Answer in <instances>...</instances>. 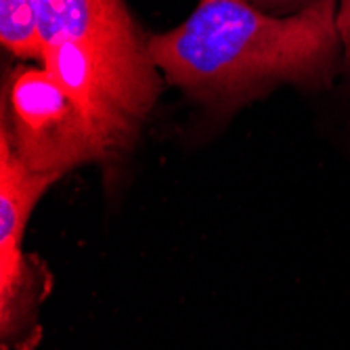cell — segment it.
<instances>
[{"mask_svg": "<svg viewBox=\"0 0 350 350\" xmlns=\"http://www.w3.org/2000/svg\"><path fill=\"white\" fill-rule=\"evenodd\" d=\"M147 44L164 82L210 109H237L277 86L323 92L344 70L338 0H314L292 15L245 0H198Z\"/></svg>", "mask_w": 350, "mask_h": 350, "instance_id": "6da1fadb", "label": "cell"}, {"mask_svg": "<svg viewBox=\"0 0 350 350\" xmlns=\"http://www.w3.org/2000/svg\"><path fill=\"white\" fill-rule=\"evenodd\" d=\"M40 66L63 86L113 153L129 149L164 78L124 0H40Z\"/></svg>", "mask_w": 350, "mask_h": 350, "instance_id": "7a4b0ae2", "label": "cell"}, {"mask_svg": "<svg viewBox=\"0 0 350 350\" xmlns=\"http://www.w3.org/2000/svg\"><path fill=\"white\" fill-rule=\"evenodd\" d=\"M0 137L27 170L57 180L111 157L76 101L40 63H19L5 78Z\"/></svg>", "mask_w": 350, "mask_h": 350, "instance_id": "3957f363", "label": "cell"}, {"mask_svg": "<svg viewBox=\"0 0 350 350\" xmlns=\"http://www.w3.org/2000/svg\"><path fill=\"white\" fill-rule=\"evenodd\" d=\"M53 176L27 170L0 137V344L3 350H34L40 340L38 310L46 279L23 250L29 218Z\"/></svg>", "mask_w": 350, "mask_h": 350, "instance_id": "277c9868", "label": "cell"}, {"mask_svg": "<svg viewBox=\"0 0 350 350\" xmlns=\"http://www.w3.org/2000/svg\"><path fill=\"white\" fill-rule=\"evenodd\" d=\"M40 0H0V44L19 63H40Z\"/></svg>", "mask_w": 350, "mask_h": 350, "instance_id": "5b68a950", "label": "cell"}, {"mask_svg": "<svg viewBox=\"0 0 350 350\" xmlns=\"http://www.w3.org/2000/svg\"><path fill=\"white\" fill-rule=\"evenodd\" d=\"M247 5L256 7L265 13L273 15H292L306 7H310L314 0H245Z\"/></svg>", "mask_w": 350, "mask_h": 350, "instance_id": "8992f818", "label": "cell"}]
</instances>
